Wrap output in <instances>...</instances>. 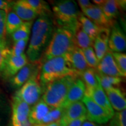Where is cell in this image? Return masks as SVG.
<instances>
[{
  "instance_id": "cell-9",
  "label": "cell",
  "mask_w": 126,
  "mask_h": 126,
  "mask_svg": "<svg viewBox=\"0 0 126 126\" xmlns=\"http://www.w3.org/2000/svg\"><path fill=\"white\" fill-rule=\"evenodd\" d=\"M39 62L28 63L10 79L11 85L14 88H20L32 77L39 73Z\"/></svg>"
},
{
  "instance_id": "cell-30",
  "label": "cell",
  "mask_w": 126,
  "mask_h": 126,
  "mask_svg": "<svg viewBox=\"0 0 126 126\" xmlns=\"http://www.w3.org/2000/svg\"><path fill=\"white\" fill-rule=\"evenodd\" d=\"M63 111H64V109L61 107L57 108H52L49 112L47 113L46 116L44 117L40 124H50L51 123L60 121L63 115Z\"/></svg>"
},
{
  "instance_id": "cell-16",
  "label": "cell",
  "mask_w": 126,
  "mask_h": 126,
  "mask_svg": "<svg viewBox=\"0 0 126 126\" xmlns=\"http://www.w3.org/2000/svg\"><path fill=\"white\" fill-rule=\"evenodd\" d=\"M64 57L71 68L75 71L79 75L86 69L89 68L83 56L82 50L78 47H75Z\"/></svg>"
},
{
  "instance_id": "cell-3",
  "label": "cell",
  "mask_w": 126,
  "mask_h": 126,
  "mask_svg": "<svg viewBox=\"0 0 126 126\" xmlns=\"http://www.w3.org/2000/svg\"><path fill=\"white\" fill-rule=\"evenodd\" d=\"M79 76L78 74L66 76L47 84L42 100L51 108H62L69 88Z\"/></svg>"
},
{
  "instance_id": "cell-29",
  "label": "cell",
  "mask_w": 126,
  "mask_h": 126,
  "mask_svg": "<svg viewBox=\"0 0 126 126\" xmlns=\"http://www.w3.org/2000/svg\"><path fill=\"white\" fill-rule=\"evenodd\" d=\"M93 46V48L99 62L109 51L108 48V40L101 39L98 37L94 39Z\"/></svg>"
},
{
  "instance_id": "cell-28",
  "label": "cell",
  "mask_w": 126,
  "mask_h": 126,
  "mask_svg": "<svg viewBox=\"0 0 126 126\" xmlns=\"http://www.w3.org/2000/svg\"><path fill=\"white\" fill-rule=\"evenodd\" d=\"M33 22H24L21 26L11 34L14 42L22 39H29Z\"/></svg>"
},
{
  "instance_id": "cell-18",
  "label": "cell",
  "mask_w": 126,
  "mask_h": 126,
  "mask_svg": "<svg viewBox=\"0 0 126 126\" xmlns=\"http://www.w3.org/2000/svg\"><path fill=\"white\" fill-rule=\"evenodd\" d=\"M109 103L113 110L121 111L126 110V99L124 92L117 87H113L105 91Z\"/></svg>"
},
{
  "instance_id": "cell-14",
  "label": "cell",
  "mask_w": 126,
  "mask_h": 126,
  "mask_svg": "<svg viewBox=\"0 0 126 126\" xmlns=\"http://www.w3.org/2000/svg\"><path fill=\"white\" fill-rule=\"evenodd\" d=\"M85 95L92 99L99 106L106 110V112L111 117H113L114 113V110L111 108L106 93L100 85V83L96 88L89 89H86Z\"/></svg>"
},
{
  "instance_id": "cell-33",
  "label": "cell",
  "mask_w": 126,
  "mask_h": 126,
  "mask_svg": "<svg viewBox=\"0 0 126 126\" xmlns=\"http://www.w3.org/2000/svg\"><path fill=\"white\" fill-rule=\"evenodd\" d=\"M29 39H22L15 42L11 49H10V55L13 56H20L24 54V51L27 46Z\"/></svg>"
},
{
  "instance_id": "cell-20",
  "label": "cell",
  "mask_w": 126,
  "mask_h": 126,
  "mask_svg": "<svg viewBox=\"0 0 126 126\" xmlns=\"http://www.w3.org/2000/svg\"><path fill=\"white\" fill-rule=\"evenodd\" d=\"M51 109L41 99L31 109L29 119L33 125L40 124Z\"/></svg>"
},
{
  "instance_id": "cell-36",
  "label": "cell",
  "mask_w": 126,
  "mask_h": 126,
  "mask_svg": "<svg viewBox=\"0 0 126 126\" xmlns=\"http://www.w3.org/2000/svg\"><path fill=\"white\" fill-rule=\"evenodd\" d=\"M7 12L4 10L0 9V40H5L6 29L5 20Z\"/></svg>"
},
{
  "instance_id": "cell-43",
  "label": "cell",
  "mask_w": 126,
  "mask_h": 126,
  "mask_svg": "<svg viewBox=\"0 0 126 126\" xmlns=\"http://www.w3.org/2000/svg\"><path fill=\"white\" fill-rule=\"evenodd\" d=\"M81 126H102L94 123L89 122V121L86 120L83 123Z\"/></svg>"
},
{
  "instance_id": "cell-10",
  "label": "cell",
  "mask_w": 126,
  "mask_h": 126,
  "mask_svg": "<svg viewBox=\"0 0 126 126\" xmlns=\"http://www.w3.org/2000/svg\"><path fill=\"white\" fill-rule=\"evenodd\" d=\"M108 48L110 51L116 53H123L126 50V35L117 23H115L110 30Z\"/></svg>"
},
{
  "instance_id": "cell-15",
  "label": "cell",
  "mask_w": 126,
  "mask_h": 126,
  "mask_svg": "<svg viewBox=\"0 0 126 126\" xmlns=\"http://www.w3.org/2000/svg\"><path fill=\"white\" fill-rule=\"evenodd\" d=\"M28 63V59L26 54H23L20 56H13L9 54L2 72L3 76L5 78H11Z\"/></svg>"
},
{
  "instance_id": "cell-1",
  "label": "cell",
  "mask_w": 126,
  "mask_h": 126,
  "mask_svg": "<svg viewBox=\"0 0 126 126\" xmlns=\"http://www.w3.org/2000/svg\"><path fill=\"white\" fill-rule=\"evenodd\" d=\"M53 32V22L48 16H39L32 25L26 56L31 63L39 62Z\"/></svg>"
},
{
  "instance_id": "cell-7",
  "label": "cell",
  "mask_w": 126,
  "mask_h": 126,
  "mask_svg": "<svg viewBox=\"0 0 126 126\" xmlns=\"http://www.w3.org/2000/svg\"><path fill=\"white\" fill-rule=\"evenodd\" d=\"M82 102L84 104L86 110V119L89 122L100 125L108 123L112 117L106 110L87 96H84Z\"/></svg>"
},
{
  "instance_id": "cell-32",
  "label": "cell",
  "mask_w": 126,
  "mask_h": 126,
  "mask_svg": "<svg viewBox=\"0 0 126 126\" xmlns=\"http://www.w3.org/2000/svg\"><path fill=\"white\" fill-rule=\"evenodd\" d=\"M9 54L10 49L8 47L6 40H0V73L4 70L6 61Z\"/></svg>"
},
{
  "instance_id": "cell-34",
  "label": "cell",
  "mask_w": 126,
  "mask_h": 126,
  "mask_svg": "<svg viewBox=\"0 0 126 126\" xmlns=\"http://www.w3.org/2000/svg\"><path fill=\"white\" fill-rule=\"evenodd\" d=\"M111 54L118 68L123 75L125 77L126 75V55L123 53L111 52Z\"/></svg>"
},
{
  "instance_id": "cell-23",
  "label": "cell",
  "mask_w": 126,
  "mask_h": 126,
  "mask_svg": "<svg viewBox=\"0 0 126 126\" xmlns=\"http://www.w3.org/2000/svg\"><path fill=\"white\" fill-rule=\"evenodd\" d=\"M24 1L37 15L40 16H48L51 14V11L49 5L46 1L42 0H24Z\"/></svg>"
},
{
  "instance_id": "cell-41",
  "label": "cell",
  "mask_w": 126,
  "mask_h": 126,
  "mask_svg": "<svg viewBox=\"0 0 126 126\" xmlns=\"http://www.w3.org/2000/svg\"><path fill=\"white\" fill-rule=\"evenodd\" d=\"M12 126H33V124L28 119L26 120H25V122L21 123H12Z\"/></svg>"
},
{
  "instance_id": "cell-6",
  "label": "cell",
  "mask_w": 126,
  "mask_h": 126,
  "mask_svg": "<svg viewBox=\"0 0 126 126\" xmlns=\"http://www.w3.org/2000/svg\"><path fill=\"white\" fill-rule=\"evenodd\" d=\"M43 94V89L39 80V73L32 76L15 93L18 97L29 106H33L40 100Z\"/></svg>"
},
{
  "instance_id": "cell-11",
  "label": "cell",
  "mask_w": 126,
  "mask_h": 126,
  "mask_svg": "<svg viewBox=\"0 0 126 126\" xmlns=\"http://www.w3.org/2000/svg\"><path fill=\"white\" fill-rule=\"evenodd\" d=\"M86 110L82 102L72 103L64 109L63 115L60 120V126H67L72 121L86 116Z\"/></svg>"
},
{
  "instance_id": "cell-4",
  "label": "cell",
  "mask_w": 126,
  "mask_h": 126,
  "mask_svg": "<svg viewBox=\"0 0 126 126\" xmlns=\"http://www.w3.org/2000/svg\"><path fill=\"white\" fill-rule=\"evenodd\" d=\"M79 75L71 68L65 57H57L43 62L39 74V80L42 86L69 75Z\"/></svg>"
},
{
  "instance_id": "cell-24",
  "label": "cell",
  "mask_w": 126,
  "mask_h": 126,
  "mask_svg": "<svg viewBox=\"0 0 126 126\" xmlns=\"http://www.w3.org/2000/svg\"><path fill=\"white\" fill-rule=\"evenodd\" d=\"M105 15L110 20H114L119 14V7L118 1L116 0H106L100 7Z\"/></svg>"
},
{
  "instance_id": "cell-45",
  "label": "cell",
  "mask_w": 126,
  "mask_h": 126,
  "mask_svg": "<svg viewBox=\"0 0 126 126\" xmlns=\"http://www.w3.org/2000/svg\"><path fill=\"white\" fill-rule=\"evenodd\" d=\"M33 126H34V125H33Z\"/></svg>"
},
{
  "instance_id": "cell-17",
  "label": "cell",
  "mask_w": 126,
  "mask_h": 126,
  "mask_svg": "<svg viewBox=\"0 0 126 126\" xmlns=\"http://www.w3.org/2000/svg\"><path fill=\"white\" fill-rule=\"evenodd\" d=\"M30 106L14 96L12 104V123H21L29 119Z\"/></svg>"
},
{
  "instance_id": "cell-19",
  "label": "cell",
  "mask_w": 126,
  "mask_h": 126,
  "mask_svg": "<svg viewBox=\"0 0 126 126\" xmlns=\"http://www.w3.org/2000/svg\"><path fill=\"white\" fill-rule=\"evenodd\" d=\"M12 8V11L23 22H33L38 16L25 3L24 0H19L14 2Z\"/></svg>"
},
{
  "instance_id": "cell-21",
  "label": "cell",
  "mask_w": 126,
  "mask_h": 126,
  "mask_svg": "<svg viewBox=\"0 0 126 126\" xmlns=\"http://www.w3.org/2000/svg\"><path fill=\"white\" fill-rule=\"evenodd\" d=\"M75 45L80 49L83 50L89 47H92L94 40L83 31L80 23L77 22L74 32Z\"/></svg>"
},
{
  "instance_id": "cell-13",
  "label": "cell",
  "mask_w": 126,
  "mask_h": 126,
  "mask_svg": "<svg viewBox=\"0 0 126 126\" xmlns=\"http://www.w3.org/2000/svg\"><path fill=\"white\" fill-rule=\"evenodd\" d=\"M86 86L81 78H77L69 88L62 108L65 109L71 104L81 101L84 97Z\"/></svg>"
},
{
  "instance_id": "cell-35",
  "label": "cell",
  "mask_w": 126,
  "mask_h": 126,
  "mask_svg": "<svg viewBox=\"0 0 126 126\" xmlns=\"http://www.w3.org/2000/svg\"><path fill=\"white\" fill-rule=\"evenodd\" d=\"M110 126H126V110L114 113L110 119Z\"/></svg>"
},
{
  "instance_id": "cell-12",
  "label": "cell",
  "mask_w": 126,
  "mask_h": 126,
  "mask_svg": "<svg viewBox=\"0 0 126 126\" xmlns=\"http://www.w3.org/2000/svg\"><path fill=\"white\" fill-rule=\"evenodd\" d=\"M96 68L99 73L102 74L120 78L124 77L118 68L111 54V52L110 51L99 61Z\"/></svg>"
},
{
  "instance_id": "cell-25",
  "label": "cell",
  "mask_w": 126,
  "mask_h": 126,
  "mask_svg": "<svg viewBox=\"0 0 126 126\" xmlns=\"http://www.w3.org/2000/svg\"><path fill=\"white\" fill-rule=\"evenodd\" d=\"M79 76L82 77V80L86 86V89H93L99 85V82L97 72L94 68H89L86 69L82 72Z\"/></svg>"
},
{
  "instance_id": "cell-42",
  "label": "cell",
  "mask_w": 126,
  "mask_h": 126,
  "mask_svg": "<svg viewBox=\"0 0 126 126\" xmlns=\"http://www.w3.org/2000/svg\"><path fill=\"white\" fill-rule=\"evenodd\" d=\"M34 126H60V121H58V122L51 123H50V124H35V125Z\"/></svg>"
},
{
  "instance_id": "cell-22",
  "label": "cell",
  "mask_w": 126,
  "mask_h": 126,
  "mask_svg": "<svg viewBox=\"0 0 126 126\" xmlns=\"http://www.w3.org/2000/svg\"><path fill=\"white\" fill-rule=\"evenodd\" d=\"M78 21L80 23L83 31L92 39L94 40L100 28L95 25L83 14L80 13L78 17Z\"/></svg>"
},
{
  "instance_id": "cell-37",
  "label": "cell",
  "mask_w": 126,
  "mask_h": 126,
  "mask_svg": "<svg viewBox=\"0 0 126 126\" xmlns=\"http://www.w3.org/2000/svg\"><path fill=\"white\" fill-rule=\"evenodd\" d=\"M7 105H6L5 101L3 98L1 94H0V124L2 122L4 119V116L5 114L6 110H7Z\"/></svg>"
},
{
  "instance_id": "cell-44",
  "label": "cell",
  "mask_w": 126,
  "mask_h": 126,
  "mask_svg": "<svg viewBox=\"0 0 126 126\" xmlns=\"http://www.w3.org/2000/svg\"><path fill=\"white\" fill-rule=\"evenodd\" d=\"M105 0H94L93 2H94V4H96L95 5L98 6V7H100V6L105 2Z\"/></svg>"
},
{
  "instance_id": "cell-5",
  "label": "cell",
  "mask_w": 126,
  "mask_h": 126,
  "mask_svg": "<svg viewBox=\"0 0 126 126\" xmlns=\"http://www.w3.org/2000/svg\"><path fill=\"white\" fill-rule=\"evenodd\" d=\"M52 10L59 27L71 30L74 32L80 14L77 2L72 0L56 1L52 6Z\"/></svg>"
},
{
  "instance_id": "cell-31",
  "label": "cell",
  "mask_w": 126,
  "mask_h": 126,
  "mask_svg": "<svg viewBox=\"0 0 126 126\" xmlns=\"http://www.w3.org/2000/svg\"><path fill=\"white\" fill-rule=\"evenodd\" d=\"M82 50L88 67L94 69L96 68L99 61L97 60L93 47H89Z\"/></svg>"
},
{
  "instance_id": "cell-39",
  "label": "cell",
  "mask_w": 126,
  "mask_h": 126,
  "mask_svg": "<svg viewBox=\"0 0 126 126\" xmlns=\"http://www.w3.org/2000/svg\"><path fill=\"white\" fill-rule=\"evenodd\" d=\"M86 120V116L79 118V119L72 121L70 123H69L67 126H81L83 122Z\"/></svg>"
},
{
  "instance_id": "cell-8",
  "label": "cell",
  "mask_w": 126,
  "mask_h": 126,
  "mask_svg": "<svg viewBox=\"0 0 126 126\" xmlns=\"http://www.w3.org/2000/svg\"><path fill=\"white\" fill-rule=\"evenodd\" d=\"M82 11L83 14V15L100 28L110 29L115 24L114 20L108 19L102 12L100 7L93 4L89 7L82 10Z\"/></svg>"
},
{
  "instance_id": "cell-40",
  "label": "cell",
  "mask_w": 126,
  "mask_h": 126,
  "mask_svg": "<svg viewBox=\"0 0 126 126\" xmlns=\"http://www.w3.org/2000/svg\"><path fill=\"white\" fill-rule=\"evenodd\" d=\"M78 4L82 10L87 8L92 5V3L89 0H78Z\"/></svg>"
},
{
  "instance_id": "cell-27",
  "label": "cell",
  "mask_w": 126,
  "mask_h": 126,
  "mask_svg": "<svg viewBox=\"0 0 126 126\" xmlns=\"http://www.w3.org/2000/svg\"><path fill=\"white\" fill-rule=\"evenodd\" d=\"M97 74L99 83L104 91L108 90L113 87H116V86L119 85L123 81L122 78L120 77L108 76L99 72L97 73Z\"/></svg>"
},
{
  "instance_id": "cell-26",
  "label": "cell",
  "mask_w": 126,
  "mask_h": 126,
  "mask_svg": "<svg viewBox=\"0 0 126 126\" xmlns=\"http://www.w3.org/2000/svg\"><path fill=\"white\" fill-rule=\"evenodd\" d=\"M24 22L16 15L13 11L7 12L5 20V29L8 34H11L16 31Z\"/></svg>"
},
{
  "instance_id": "cell-38",
  "label": "cell",
  "mask_w": 126,
  "mask_h": 126,
  "mask_svg": "<svg viewBox=\"0 0 126 126\" xmlns=\"http://www.w3.org/2000/svg\"><path fill=\"white\" fill-rule=\"evenodd\" d=\"M13 3L14 2L12 1L0 0V9L4 10L8 12L9 11H11Z\"/></svg>"
},
{
  "instance_id": "cell-2",
  "label": "cell",
  "mask_w": 126,
  "mask_h": 126,
  "mask_svg": "<svg viewBox=\"0 0 126 126\" xmlns=\"http://www.w3.org/2000/svg\"><path fill=\"white\" fill-rule=\"evenodd\" d=\"M75 47L73 32L59 26L53 32L42 59L45 62L53 58L65 56Z\"/></svg>"
}]
</instances>
